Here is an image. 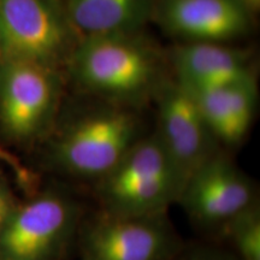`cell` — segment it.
<instances>
[{
	"instance_id": "obj_1",
	"label": "cell",
	"mask_w": 260,
	"mask_h": 260,
	"mask_svg": "<svg viewBox=\"0 0 260 260\" xmlns=\"http://www.w3.org/2000/svg\"><path fill=\"white\" fill-rule=\"evenodd\" d=\"M135 34H112L80 39L68 59L81 86L111 99L130 100L154 83L158 59Z\"/></svg>"
},
{
	"instance_id": "obj_2",
	"label": "cell",
	"mask_w": 260,
	"mask_h": 260,
	"mask_svg": "<svg viewBox=\"0 0 260 260\" xmlns=\"http://www.w3.org/2000/svg\"><path fill=\"white\" fill-rule=\"evenodd\" d=\"M79 40L61 0H0V60H30L59 69Z\"/></svg>"
},
{
	"instance_id": "obj_3",
	"label": "cell",
	"mask_w": 260,
	"mask_h": 260,
	"mask_svg": "<svg viewBox=\"0 0 260 260\" xmlns=\"http://www.w3.org/2000/svg\"><path fill=\"white\" fill-rule=\"evenodd\" d=\"M139 122L130 111L105 109L71 123L58 136L52 157L61 170L102 180L139 140Z\"/></svg>"
},
{
	"instance_id": "obj_4",
	"label": "cell",
	"mask_w": 260,
	"mask_h": 260,
	"mask_svg": "<svg viewBox=\"0 0 260 260\" xmlns=\"http://www.w3.org/2000/svg\"><path fill=\"white\" fill-rule=\"evenodd\" d=\"M61 89L58 68L21 59L0 60V132L29 144L53 121Z\"/></svg>"
},
{
	"instance_id": "obj_5",
	"label": "cell",
	"mask_w": 260,
	"mask_h": 260,
	"mask_svg": "<svg viewBox=\"0 0 260 260\" xmlns=\"http://www.w3.org/2000/svg\"><path fill=\"white\" fill-rule=\"evenodd\" d=\"M180 249L178 236L165 214L102 213L87 226L83 260H170Z\"/></svg>"
},
{
	"instance_id": "obj_6",
	"label": "cell",
	"mask_w": 260,
	"mask_h": 260,
	"mask_svg": "<svg viewBox=\"0 0 260 260\" xmlns=\"http://www.w3.org/2000/svg\"><path fill=\"white\" fill-rule=\"evenodd\" d=\"M77 210L56 193L42 194L16 207L0 234V248L8 260H53L73 237Z\"/></svg>"
},
{
	"instance_id": "obj_7",
	"label": "cell",
	"mask_w": 260,
	"mask_h": 260,
	"mask_svg": "<svg viewBox=\"0 0 260 260\" xmlns=\"http://www.w3.org/2000/svg\"><path fill=\"white\" fill-rule=\"evenodd\" d=\"M178 203L198 223L222 228L255 205V190L229 158L216 153L188 177Z\"/></svg>"
},
{
	"instance_id": "obj_8",
	"label": "cell",
	"mask_w": 260,
	"mask_h": 260,
	"mask_svg": "<svg viewBox=\"0 0 260 260\" xmlns=\"http://www.w3.org/2000/svg\"><path fill=\"white\" fill-rule=\"evenodd\" d=\"M158 119L155 135L187 182L198 168L217 153L218 140L205 122L193 95L178 82L169 83L161 89Z\"/></svg>"
},
{
	"instance_id": "obj_9",
	"label": "cell",
	"mask_w": 260,
	"mask_h": 260,
	"mask_svg": "<svg viewBox=\"0 0 260 260\" xmlns=\"http://www.w3.org/2000/svg\"><path fill=\"white\" fill-rule=\"evenodd\" d=\"M157 17L165 30L188 42L224 44L251 27V12L239 0H161Z\"/></svg>"
},
{
	"instance_id": "obj_10",
	"label": "cell",
	"mask_w": 260,
	"mask_h": 260,
	"mask_svg": "<svg viewBox=\"0 0 260 260\" xmlns=\"http://www.w3.org/2000/svg\"><path fill=\"white\" fill-rule=\"evenodd\" d=\"M177 82L187 89L228 86L252 79L245 52L220 42H187L174 54Z\"/></svg>"
},
{
	"instance_id": "obj_11",
	"label": "cell",
	"mask_w": 260,
	"mask_h": 260,
	"mask_svg": "<svg viewBox=\"0 0 260 260\" xmlns=\"http://www.w3.org/2000/svg\"><path fill=\"white\" fill-rule=\"evenodd\" d=\"M80 39L135 34L153 11L152 0H61Z\"/></svg>"
},
{
	"instance_id": "obj_12",
	"label": "cell",
	"mask_w": 260,
	"mask_h": 260,
	"mask_svg": "<svg viewBox=\"0 0 260 260\" xmlns=\"http://www.w3.org/2000/svg\"><path fill=\"white\" fill-rule=\"evenodd\" d=\"M222 228L241 260H260V214L255 205Z\"/></svg>"
},
{
	"instance_id": "obj_13",
	"label": "cell",
	"mask_w": 260,
	"mask_h": 260,
	"mask_svg": "<svg viewBox=\"0 0 260 260\" xmlns=\"http://www.w3.org/2000/svg\"><path fill=\"white\" fill-rule=\"evenodd\" d=\"M14 197L4 184L0 182V234L8 223V220L16 210Z\"/></svg>"
},
{
	"instance_id": "obj_14",
	"label": "cell",
	"mask_w": 260,
	"mask_h": 260,
	"mask_svg": "<svg viewBox=\"0 0 260 260\" xmlns=\"http://www.w3.org/2000/svg\"><path fill=\"white\" fill-rule=\"evenodd\" d=\"M0 161L4 162L15 171L16 176H17L22 182H29L30 178V174H29L27 169L24 168V165L22 164L21 160L16 157L15 154H12L11 152L8 151L4 146L0 142Z\"/></svg>"
},
{
	"instance_id": "obj_15",
	"label": "cell",
	"mask_w": 260,
	"mask_h": 260,
	"mask_svg": "<svg viewBox=\"0 0 260 260\" xmlns=\"http://www.w3.org/2000/svg\"><path fill=\"white\" fill-rule=\"evenodd\" d=\"M180 260H234L229 256L219 254L216 252H209V251H195L191 252L189 254H186L182 256Z\"/></svg>"
},
{
	"instance_id": "obj_16",
	"label": "cell",
	"mask_w": 260,
	"mask_h": 260,
	"mask_svg": "<svg viewBox=\"0 0 260 260\" xmlns=\"http://www.w3.org/2000/svg\"><path fill=\"white\" fill-rule=\"evenodd\" d=\"M249 12H254L260 8V0H239Z\"/></svg>"
},
{
	"instance_id": "obj_17",
	"label": "cell",
	"mask_w": 260,
	"mask_h": 260,
	"mask_svg": "<svg viewBox=\"0 0 260 260\" xmlns=\"http://www.w3.org/2000/svg\"><path fill=\"white\" fill-rule=\"evenodd\" d=\"M0 260H8L6 258H4V256H3V258H0Z\"/></svg>"
}]
</instances>
